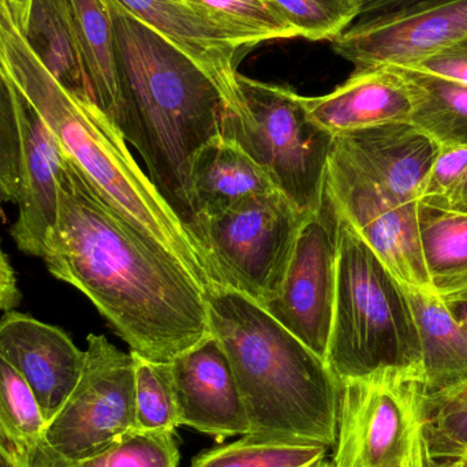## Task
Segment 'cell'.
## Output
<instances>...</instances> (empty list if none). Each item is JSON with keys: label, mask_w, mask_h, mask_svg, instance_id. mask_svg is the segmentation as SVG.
I'll list each match as a JSON object with an SVG mask.
<instances>
[{"label": "cell", "mask_w": 467, "mask_h": 467, "mask_svg": "<svg viewBox=\"0 0 467 467\" xmlns=\"http://www.w3.org/2000/svg\"><path fill=\"white\" fill-rule=\"evenodd\" d=\"M0 356L26 381L46 424L76 389L85 361L62 328L16 310L0 317Z\"/></svg>", "instance_id": "obj_13"}, {"label": "cell", "mask_w": 467, "mask_h": 467, "mask_svg": "<svg viewBox=\"0 0 467 467\" xmlns=\"http://www.w3.org/2000/svg\"><path fill=\"white\" fill-rule=\"evenodd\" d=\"M309 216L275 191L205 219L202 246L218 285L244 294L260 306L271 304L282 290Z\"/></svg>", "instance_id": "obj_8"}, {"label": "cell", "mask_w": 467, "mask_h": 467, "mask_svg": "<svg viewBox=\"0 0 467 467\" xmlns=\"http://www.w3.org/2000/svg\"><path fill=\"white\" fill-rule=\"evenodd\" d=\"M408 68L467 85V35Z\"/></svg>", "instance_id": "obj_34"}, {"label": "cell", "mask_w": 467, "mask_h": 467, "mask_svg": "<svg viewBox=\"0 0 467 467\" xmlns=\"http://www.w3.org/2000/svg\"><path fill=\"white\" fill-rule=\"evenodd\" d=\"M275 191L277 189L269 175L224 137L202 148L192 169V194L199 219L200 244L205 219Z\"/></svg>", "instance_id": "obj_19"}, {"label": "cell", "mask_w": 467, "mask_h": 467, "mask_svg": "<svg viewBox=\"0 0 467 467\" xmlns=\"http://www.w3.org/2000/svg\"><path fill=\"white\" fill-rule=\"evenodd\" d=\"M467 288V276L463 279L457 280V282L451 283V285H446V287L438 290V294L452 293V291L466 290Z\"/></svg>", "instance_id": "obj_42"}, {"label": "cell", "mask_w": 467, "mask_h": 467, "mask_svg": "<svg viewBox=\"0 0 467 467\" xmlns=\"http://www.w3.org/2000/svg\"><path fill=\"white\" fill-rule=\"evenodd\" d=\"M239 106L223 137L254 161L275 188L306 215L323 204L334 139L307 114L304 96L238 73Z\"/></svg>", "instance_id": "obj_6"}, {"label": "cell", "mask_w": 467, "mask_h": 467, "mask_svg": "<svg viewBox=\"0 0 467 467\" xmlns=\"http://www.w3.org/2000/svg\"><path fill=\"white\" fill-rule=\"evenodd\" d=\"M24 36L63 88L77 98L93 101L67 0H33Z\"/></svg>", "instance_id": "obj_22"}, {"label": "cell", "mask_w": 467, "mask_h": 467, "mask_svg": "<svg viewBox=\"0 0 467 467\" xmlns=\"http://www.w3.org/2000/svg\"><path fill=\"white\" fill-rule=\"evenodd\" d=\"M180 458L174 433L133 431L77 467H178Z\"/></svg>", "instance_id": "obj_31"}, {"label": "cell", "mask_w": 467, "mask_h": 467, "mask_svg": "<svg viewBox=\"0 0 467 467\" xmlns=\"http://www.w3.org/2000/svg\"><path fill=\"white\" fill-rule=\"evenodd\" d=\"M304 101L310 119L332 137L410 122L413 114L410 90L397 67L354 70L337 89Z\"/></svg>", "instance_id": "obj_18"}, {"label": "cell", "mask_w": 467, "mask_h": 467, "mask_svg": "<svg viewBox=\"0 0 467 467\" xmlns=\"http://www.w3.org/2000/svg\"><path fill=\"white\" fill-rule=\"evenodd\" d=\"M181 427L218 441L247 436L249 420L229 359L213 334L170 362Z\"/></svg>", "instance_id": "obj_14"}, {"label": "cell", "mask_w": 467, "mask_h": 467, "mask_svg": "<svg viewBox=\"0 0 467 467\" xmlns=\"http://www.w3.org/2000/svg\"><path fill=\"white\" fill-rule=\"evenodd\" d=\"M133 354L136 369V431L174 433L181 427L171 367Z\"/></svg>", "instance_id": "obj_29"}, {"label": "cell", "mask_w": 467, "mask_h": 467, "mask_svg": "<svg viewBox=\"0 0 467 467\" xmlns=\"http://www.w3.org/2000/svg\"><path fill=\"white\" fill-rule=\"evenodd\" d=\"M467 175V145H441L425 180L420 204L447 211Z\"/></svg>", "instance_id": "obj_33"}, {"label": "cell", "mask_w": 467, "mask_h": 467, "mask_svg": "<svg viewBox=\"0 0 467 467\" xmlns=\"http://www.w3.org/2000/svg\"><path fill=\"white\" fill-rule=\"evenodd\" d=\"M10 7L11 16L16 26L22 33H26L27 24H29L30 8H32L33 0H5Z\"/></svg>", "instance_id": "obj_38"}, {"label": "cell", "mask_w": 467, "mask_h": 467, "mask_svg": "<svg viewBox=\"0 0 467 467\" xmlns=\"http://www.w3.org/2000/svg\"><path fill=\"white\" fill-rule=\"evenodd\" d=\"M447 211H457V213H467V175L460 191L457 192L454 199L450 202L449 210Z\"/></svg>", "instance_id": "obj_40"}, {"label": "cell", "mask_w": 467, "mask_h": 467, "mask_svg": "<svg viewBox=\"0 0 467 467\" xmlns=\"http://www.w3.org/2000/svg\"><path fill=\"white\" fill-rule=\"evenodd\" d=\"M133 354L103 335L87 337L76 389L44 431L33 467H77L136 431Z\"/></svg>", "instance_id": "obj_7"}, {"label": "cell", "mask_w": 467, "mask_h": 467, "mask_svg": "<svg viewBox=\"0 0 467 467\" xmlns=\"http://www.w3.org/2000/svg\"><path fill=\"white\" fill-rule=\"evenodd\" d=\"M312 467H332V463L328 462V461H321V462L316 463V465H313Z\"/></svg>", "instance_id": "obj_44"}, {"label": "cell", "mask_w": 467, "mask_h": 467, "mask_svg": "<svg viewBox=\"0 0 467 467\" xmlns=\"http://www.w3.org/2000/svg\"><path fill=\"white\" fill-rule=\"evenodd\" d=\"M446 302L457 320L465 327L467 331V288L466 290L452 291V293L439 294Z\"/></svg>", "instance_id": "obj_37"}, {"label": "cell", "mask_w": 467, "mask_h": 467, "mask_svg": "<svg viewBox=\"0 0 467 467\" xmlns=\"http://www.w3.org/2000/svg\"><path fill=\"white\" fill-rule=\"evenodd\" d=\"M107 5L119 92L117 129L137 148L150 180L200 244L192 169L200 150L223 137L229 101L185 52L126 11Z\"/></svg>", "instance_id": "obj_2"}, {"label": "cell", "mask_w": 467, "mask_h": 467, "mask_svg": "<svg viewBox=\"0 0 467 467\" xmlns=\"http://www.w3.org/2000/svg\"><path fill=\"white\" fill-rule=\"evenodd\" d=\"M334 148L392 196L419 204L441 145L411 122L387 123L335 137Z\"/></svg>", "instance_id": "obj_16"}, {"label": "cell", "mask_w": 467, "mask_h": 467, "mask_svg": "<svg viewBox=\"0 0 467 467\" xmlns=\"http://www.w3.org/2000/svg\"><path fill=\"white\" fill-rule=\"evenodd\" d=\"M22 301V293L18 287L16 271L2 247L0 239V312L16 310Z\"/></svg>", "instance_id": "obj_35"}, {"label": "cell", "mask_w": 467, "mask_h": 467, "mask_svg": "<svg viewBox=\"0 0 467 467\" xmlns=\"http://www.w3.org/2000/svg\"><path fill=\"white\" fill-rule=\"evenodd\" d=\"M467 35V0H431L358 18L331 41L356 70L410 67Z\"/></svg>", "instance_id": "obj_12"}, {"label": "cell", "mask_w": 467, "mask_h": 467, "mask_svg": "<svg viewBox=\"0 0 467 467\" xmlns=\"http://www.w3.org/2000/svg\"><path fill=\"white\" fill-rule=\"evenodd\" d=\"M419 332L422 389L443 391L467 381V331L438 293L403 285Z\"/></svg>", "instance_id": "obj_20"}, {"label": "cell", "mask_w": 467, "mask_h": 467, "mask_svg": "<svg viewBox=\"0 0 467 467\" xmlns=\"http://www.w3.org/2000/svg\"><path fill=\"white\" fill-rule=\"evenodd\" d=\"M340 215L329 194L307 218L282 290L264 309L326 361L337 293Z\"/></svg>", "instance_id": "obj_11"}, {"label": "cell", "mask_w": 467, "mask_h": 467, "mask_svg": "<svg viewBox=\"0 0 467 467\" xmlns=\"http://www.w3.org/2000/svg\"><path fill=\"white\" fill-rule=\"evenodd\" d=\"M299 37L332 41L359 18L356 0H271Z\"/></svg>", "instance_id": "obj_30"}, {"label": "cell", "mask_w": 467, "mask_h": 467, "mask_svg": "<svg viewBox=\"0 0 467 467\" xmlns=\"http://www.w3.org/2000/svg\"><path fill=\"white\" fill-rule=\"evenodd\" d=\"M419 430L422 449L435 460L467 454V381L420 398Z\"/></svg>", "instance_id": "obj_26"}, {"label": "cell", "mask_w": 467, "mask_h": 467, "mask_svg": "<svg viewBox=\"0 0 467 467\" xmlns=\"http://www.w3.org/2000/svg\"><path fill=\"white\" fill-rule=\"evenodd\" d=\"M14 88L21 139V175L16 204L18 213L10 235L22 253L41 258L44 242L57 221V177L66 153L43 118L16 85Z\"/></svg>", "instance_id": "obj_15"}, {"label": "cell", "mask_w": 467, "mask_h": 467, "mask_svg": "<svg viewBox=\"0 0 467 467\" xmlns=\"http://www.w3.org/2000/svg\"><path fill=\"white\" fill-rule=\"evenodd\" d=\"M46 427L32 389L0 356V443L33 467L40 454Z\"/></svg>", "instance_id": "obj_24"}, {"label": "cell", "mask_w": 467, "mask_h": 467, "mask_svg": "<svg viewBox=\"0 0 467 467\" xmlns=\"http://www.w3.org/2000/svg\"><path fill=\"white\" fill-rule=\"evenodd\" d=\"M419 233L436 291L467 276V213L420 204Z\"/></svg>", "instance_id": "obj_25"}, {"label": "cell", "mask_w": 467, "mask_h": 467, "mask_svg": "<svg viewBox=\"0 0 467 467\" xmlns=\"http://www.w3.org/2000/svg\"><path fill=\"white\" fill-rule=\"evenodd\" d=\"M359 5V18L381 16V14L394 13L402 8L411 7L420 3L431 0H356Z\"/></svg>", "instance_id": "obj_36"}, {"label": "cell", "mask_w": 467, "mask_h": 467, "mask_svg": "<svg viewBox=\"0 0 467 467\" xmlns=\"http://www.w3.org/2000/svg\"><path fill=\"white\" fill-rule=\"evenodd\" d=\"M0 218L3 219V221H5V213H3V208H2V202H0Z\"/></svg>", "instance_id": "obj_45"}, {"label": "cell", "mask_w": 467, "mask_h": 467, "mask_svg": "<svg viewBox=\"0 0 467 467\" xmlns=\"http://www.w3.org/2000/svg\"><path fill=\"white\" fill-rule=\"evenodd\" d=\"M326 362L342 383L383 370L422 378L419 332L403 285L342 216Z\"/></svg>", "instance_id": "obj_5"}, {"label": "cell", "mask_w": 467, "mask_h": 467, "mask_svg": "<svg viewBox=\"0 0 467 467\" xmlns=\"http://www.w3.org/2000/svg\"><path fill=\"white\" fill-rule=\"evenodd\" d=\"M147 25L202 66L238 109V55L246 47L186 0H107Z\"/></svg>", "instance_id": "obj_17"}, {"label": "cell", "mask_w": 467, "mask_h": 467, "mask_svg": "<svg viewBox=\"0 0 467 467\" xmlns=\"http://www.w3.org/2000/svg\"><path fill=\"white\" fill-rule=\"evenodd\" d=\"M419 446H420V435L419 439H417L416 447H414L413 452H411V457L409 458L408 462L403 463V465L398 467H419Z\"/></svg>", "instance_id": "obj_43"}, {"label": "cell", "mask_w": 467, "mask_h": 467, "mask_svg": "<svg viewBox=\"0 0 467 467\" xmlns=\"http://www.w3.org/2000/svg\"><path fill=\"white\" fill-rule=\"evenodd\" d=\"M93 101L117 128L119 114L114 25L106 0H67Z\"/></svg>", "instance_id": "obj_21"}, {"label": "cell", "mask_w": 467, "mask_h": 467, "mask_svg": "<svg viewBox=\"0 0 467 467\" xmlns=\"http://www.w3.org/2000/svg\"><path fill=\"white\" fill-rule=\"evenodd\" d=\"M422 378L383 370L343 381L332 467H398L419 439Z\"/></svg>", "instance_id": "obj_9"}, {"label": "cell", "mask_w": 467, "mask_h": 467, "mask_svg": "<svg viewBox=\"0 0 467 467\" xmlns=\"http://www.w3.org/2000/svg\"><path fill=\"white\" fill-rule=\"evenodd\" d=\"M41 258L142 358L169 364L211 335L204 285L122 218L67 155Z\"/></svg>", "instance_id": "obj_1"}, {"label": "cell", "mask_w": 467, "mask_h": 467, "mask_svg": "<svg viewBox=\"0 0 467 467\" xmlns=\"http://www.w3.org/2000/svg\"><path fill=\"white\" fill-rule=\"evenodd\" d=\"M397 68L413 99L410 122L439 145H467V85Z\"/></svg>", "instance_id": "obj_23"}, {"label": "cell", "mask_w": 467, "mask_h": 467, "mask_svg": "<svg viewBox=\"0 0 467 467\" xmlns=\"http://www.w3.org/2000/svg\"><path fill=\"white\" fill-rule=\"evenodd\" d=\"M202 16L232 33L246 48L271 40L299 37L271 0H186Z\"/></svg>", "instance_id": "obj_27"}, {"label": "cell", "mask_w": 467, "mask_h": 467, "mask_svg": "<svg viewBox=\"0 0 467 467\" xmlns=\"http://www.w3.org/2000/svg\"><path fill=\"white\" fill-rule=\"evenodd\" d=\"M327 452L328 447L320 443L242 438L202 452L191 467H312Z\"/></svg>", "instance_id": "obj_28"}, {"label": "cell", "mask_w": 467, "mask_h": 467, "mask_svg": "<svg viewBox=\"0 0 467 467\" xmlns=\"http://www.w3.org/2000/svg\"><path fill=\"white\" fill-rule=\"evenodd\" d=\"M0 467H30L0 443Z\"/></svg>", "instance_id": "obj_41"}, {"label": "cell", "mask_w": 467, "mask_h": 467, "mask_svg": "<svg viewBox=\"0 0 467 467\" xmlns=\"http://www.w3.org/2000/svg\"><path fill=\"white\" fill-rule=\"evenodd\" d=\"M419 467H467V454L449 460H435L422 449L421 439L419 446Z\"/></svg>", "instance_id": "obj_39"}, {"label": "cell", "mask_w": 467, "mask_h": 467, "mask_svg": "<svg viewBox=\"0 0 467 467\" xmlns=\"http://www.w3.org/2000/svg\"><path fill=\"white\" fill-rule=\"evenodd\" d=\"M0 65L99 194L185 266L205 290L218 285L204 250L141 171L122 134L92 100L77 98L47 70L5 0H0Z\"/></svg>", "instance_id": "obj_3"}, {"label": "cell", "mask_w": 467, "mask_h": 467, "mask_svg": "<svg viewBox=\"0 0 467 467\" xmlns=\"http://www.w3.org/2000/svg\"><path fill=\"white\" fill-rule=\"evenodd\" d=\"M21 175V139L16 88L0 65V202L16 204Z\"/></svg>", "instance_id": "obj_32"}, {"label": "cell", "mask_w": 467, "mask_h": 467, "mask_svg": "<svg viewBox=\"0 0 467 467\" xmlns=\"http://www.w3.org/2000/svg\"><path fill=\"white\" fill-rule=\"evenodd\" d=\"M327 193L337 213L367 242L398 282L435 294L422 257L419 204L400 202L332 145Z\"/></svg>", "instance_id": "obj_10"}, {"label": "cell", "mask_w": 467, "mask_h": 467, "mask_svg": "<svg viewBox=\"0 0 467 467\" xmlns=\"http://www.w3.org/2000/svg\"><path fill=\"white\" fill-rule=\"evenodd\" d=\"M207 302L249 420L244 438L334 447L342 381L327 362L244 294L213 285Z\"/></svg>", "instance_id": "obj_4"}]
</instances>
